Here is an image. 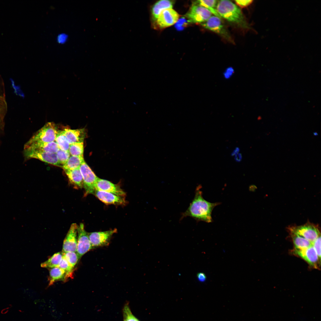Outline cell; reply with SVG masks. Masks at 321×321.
Here are the masks:
<instances>
[{
    "label": "cell",
    "mask_w": 321,
    "mask_h": 321,
    "mask_svg": "<svg viewBox=\"0 0 321 321\" xmlns=\"http://www.w3.org/2000/svg\"><path fill=\"white\" fill-rule=\"evenodd\" d=\"M201 188V186L199 185L196 188L194 197L187 209L183 213L181 218L189 216L198 221L208 223L212 222V211L219 203L210 202L204 199Z\"/></svg>",
    "instance_id": "obj_1"
},
{
    "label": "cell",
    "mask_w": 321,
    "mask_h": 321,
    "mask_svg": "<svg viewBox=\"0 0 321 321\" xmlns=\"http://www.w3.org/2000/svg\"><path fill=\"white\" fill-rule=\"evenodd\" d=\"M216 10L221 18L240 27L245 29L249 27L240 8L231 1L227 0L218 1Z\"/></svg>",
    "instance_id": "obj_2"
},
{
    "label": "cell",
    "mask_w": 321,
    "mask_h": 321,
    "mask_svg": "<svg viewBox=\"0 0 321 321\" xmlns=\"http://www.w3.org/2000/svg\"><path fill=\"white\" fill-rule=\"evenodd\" d=\"M57 131L55 123L48 122L37 131L27 142L49 143L55 141Z\"/></svg>",
    "instance_id": "obj_3"
},
{
    "label": "cell",
    "mask_w": 321,
    "mask_h": 321,
    "mask_svg": "<svg viewBox=\"0 0 321 321\" xmlns=\"http://www.w3.org/2000/svg\"><path fill=\"white\" fill-rule=\"evenodd\" d=\"M201 25L204 28L211 31L225 39L232 42L233 40L221 18L215 16H211Z\"/></svg>",
    "instance_id": "obj_4"
},
{
    "label": "cell",
    "mask_w": 321,
    "mask_h": 321,
    "mask_svg": "<svg viewBox=\"0 0 321 321\" xmlns=\"http://www.w3.org/2000/svg\"><path fill=\"white\" fill-rule=\"evenodd\" d=\"M83 182V187L85 191V195L94 194L96 191L95 185L98 177L84 161L80 166Z\"/></svg>",
    "instance_id": "obj_5"
},
{
    "label": "cell",
    "mask_w": 321,
    "mask_h": 321,
    "mask_svg": "<svg viewBox=\"0 0 321 321\" xmlns=\"http://www.w3.org/2000/svg\"><path fill=\"white\" fill-rule=\"evenodd\" d=\"M212 14L207 8L194 3L185 17L190 23L201 24L207 21Z\"/></svg>",
    "instance_id": "obj_6"
},
{
    "label": "cell",
    "mask_w": 321,
    "mask_h": 321,
    "mask_svg": "<svg viewBox=\"0 0 321 321\" xmlns=\"http://www.w3.org/2000/svg\"><path fill=\"white\" fill-rule=\"evenodd\" d=\"M77 246L76 253L80 259L85 254L93 249L87 233L85 230L84 224L81 223L78 226Z\"/></svg>",
    "instance_id": "obj_7"
},
{
    "label": "cell",
    "mask_w": 321,
    "mask_h": 321,
    "mask_svg": "<svg viewBox=\"0 0 321 321\" xmlns=\"http://www.w3.org/2000/svg\"><path fill=\"white\" fill-rule=\"evenodd\" d=\"M291 232L300 236L311 242L314 241L320 235L318 228L311 224L308 223L290 228Z\"/></svg>",
    "instance_id": "obj_8"
},
{
    "label": "cell",
    "mask_w": 321,
    "mask_h": 321,
    "mask_svg": "<svg viewBox=\"0 0 321 321\" xmlns=\"http://www.w3.org/2000/svg\"><path fill=\"white\" fill-rule=\"evenodd\" d=\"M117 231V229H114L106 231L88 233L89 238L93 249L108 245L111 236Z\"/></svg>",
    "instance_id": "obj_9"
},
{
    "label": "cell",
    "mask_w": 321,
    "mask_h": 321,
    "mask_svg": "<svg viewBox=\"0 0 321 321\" xmlns=\"http://www.w3.org/2000/svg\"><path fill=\"white\" fill-rule=\"evenodd\" d=\"M24 153L27 159L36 158L43 162L61 167L56 153L40 151L24 150Z\"/></svg>",
    "instance_id": "obj_10"
},
{
    "label": "cell",
    "mask_w": 321,
    "mask_h": 321,
    "mask_svg": "<svg viewBox=\"0 0 321 321\" xmlns=\"http://www.w3.org/2000/svg\"><path fill=\"white\" fill-rule=\"evenodd\" d=\"M78 226L75 223L71 224L63 242L62 253L76 252L77 246Z\"/></svg>",
    "instance_id": "obj_11"
},
{
    "label": "cell",
    "mask_w": 321,
    "mask_h": 321,
    "mask_svg": "<svg viewBox=\"0 0 321 321\" xmlns=\"http://www.w3.org/2000/svg\"><path fill=\"white\" fill-rule=\"evenodd\" d=\"M177 12L172 9L163 11L156 20L157 25L160 29L171 26L176 23L179 19Z\"/></svg>",
    "instance_id": "obj_12"
},
{
    "label": "cell",
    "mask_w": 321,
    "mask_h": 321,
    "mask_svg": "<svg viewBox=\"0 0 321 321\" xmlns=\"http://www.w3.org/2000/svg\"><path fill=\"white\" fill-rule=\"evenodd\" d=\"M95 188L96 190L107 192L122 197L125 195V193L118 185L98 177L95 183Z\"/></svg>",
    "instance_id": "obj_13"
},
{
    "label": "cell",
    "mask_w": 321,
    "mask_h": 321,
    "mask_svg": "<svg viewBox=\"0 0 321 321\" xmlns=\"http://www.w3.org/2000/svg\"><path fill=\"white\" fill-rule=\"evenodd\" d=\"M294 253L306 261L311 266L317 268L320 261L314 248L311 246L303 250L295 249Z\"/></svg>",
    "instance_id": "obj_14"
},
{
    "label": "cell",
    "mask_w": 321,
    "mask_h": 321,
    "mask_svg": "<svg viewBox=\"0 0 321 321\" xmlns=\"http://www.w3.org/2000/svg\"><path fill=\"white\" fill-rule=\"evenodd\" d=\"M59 149L55 141L49 143L27 142L24 150H37L56 153Z\"/></svg>",
    "instance_id": "obj_15"
},
{
    "label": "cell",
    "mask_w": 321,
    "mask_h": 321,
    "mask_svg": "<svg viewBox=\"0 0 321 321\" xmlns=\"http://www.w3.org/2000/svg\"><path fill=\"white\" fill-rule=\"evenodd\" d=\"M94 194L100 200L106 204L122 205L126 203L123 197L112 193L96 190Z\"/></svg>",
    "instance_id": "obj_16"
},
{
    "label": "cell",
    "mask_w": 321,
    "mask_h": 321,
    "mask_svg": "<svg viewBox=\"0 0 321 321\" xmlns=\"http://www.w3.org/2000/svg\"><path fill=\"white\" fill-rule=\"evenodd\" d=\"M63 130L70 144L84 142L86 136V130L84 128L76 129L65 128Z\"/></svg>",
    "instance_id": "obj_17"
},
{
    "label": "cell",
    "mask_w": 321,
    "mask_h": 321,
    "mask_svg": "<svg viewBox=\"0 0 321 321\" xmlns=\"http://www.w3.org/2000/svg\"><path fill=\"white\" fill-rule=\"evenodd\" d=\"M174 2V1L161 0L156 2L153 6L151 10L152 18L156 21L161 12L169 9H172Z\"/></svg>",
    "instance_id": "obj_18"
},
{
    "label": "cell",
    "mask_w": 321,
    "mask_h": 321,
    "mask_svg": "<svg viewBox=\"0 0 321 321\" xmlns=\"http://www.w3.org/2000/svg\"><path fill=\"white\" fill-rule=\"evenodd\" d=\"M48 285H52L55 282L59 281H66L65 272L62 269L56 267L49 269Z\"/></svg>",
    "instance_id": "obj_19"
},
{
    "label": "cell",
    "mask_w": 321,
    "mask_h": 321,
    "mask_svg": "<svg viewBox=\"0 0 321 321\" xmlns=\"http://www.w3.org/2000/svg\"><path fill=\"white\" fill-rule=\"evenodd\" d=\"M71 183L77 187H83V182L80 167L70 170L64 171Z\"/></svg>",
    "instance_id": "obj_20"
},
{
    "label": "cell",
    "mask_w": 321,
    "mask_h": 321,
    "mask_svg": "<svg viewBox=\"0 0 321 321\" xmlns=\"http://www.w3.org/2000/svg\"><path fill=\"white\" fill-rule=\"evenodd\" d=\"M291 233L295 249L303 250L312 246V243L306 238L297 234Z\"/></svg>",
    "instance_id": "obj_21"
},
{
    "label": "cell",
    "mask_w": 321,
    "mask_h": 321,
    "mask_svg": "<svg viewBox=\"0 0 321 321\" xmlns=\"http://www.w3.org/2000/svg\"><path fill=\"white\" fill-rule=\"evenodd\" d=\"M84 161L83 155L71 156L62 168L64 171L75 169L80 167Z\"/></svg>",
    "instance_id": "obj_22"
},
{
    "label": "cell",
    "mask_w": 321,
    "mask_h": 321,
    "mask_svg": "<svg viewBox=\"0 0 321 321\" xmlns=\"http://www.w3.org/2000/svg\"><path fill=\"white\" fill-rule=\"evenodd\" d=\"M62 258V252L56 253L47 260L41 263L40 266L41 267L49 269L58 267Z\"/></svg>",
    "instance_id": "obj_23"
},
{
    "label": "cell",
    "mask_w": 321,
    "mask_h": 321,
    "mask_svg": "<svg viewBox=\"0 0 321 321\" xmlns=\"http://www.w3.org/2000/svg\"><path fill=\"white\" fill-rule=\"evenodd\" d=\"M4 86L2 80L0 78V122L2 121L7 111V104Z\"/></svg>",
    "instance_id": "obj_24"
},
{
    "label": "cell",
    "mask_w": 321,
    "mask_h": 321,
    "mask_svg": "<svg viewBox=\"0 0 321 321\" xmlns=\"http://www.w3.org/2000/svg\"><path fill=\"white\" fill-rule=\"evenodd\" d=\"M218 1L216 0H197L194 3L203 7L209 10L214 16L221 18L216 10Z\"/></svg>",
    "instance_id": "obj_25"
},
{
    "label": "cell",
    "mask_w": 321,
    "mask_h": 321,
    "mask_svg": "<svg viewBox=\"0 0 321 321\" xmlns=\"http://www.w3.org/2000/svg\"><path fill=\"white\" fill-rule=\"evenodd\" d=\"M55 141L59 149L64 151H69L70 144L63 130L57 131Z\"/></svg>",
    "instance_id": "obj_26"
},
{
    "label": "cell",
    "mask_w": 321,
    "mask_h": 321,
    "mask_svg": "<svg viewBox=\"0 0 321 321\" xmlns=\"http://www.w3.org/2000/svg\"><path fill=\"white\" fill-rule=\"evenodd\" d=\"M68 151L71 156L83 155L84 142L70 144Z\"/></svg>",
    "instance_id": "obj_27"
},
{
    "label": "cell",
    "mask_w": 321,
    "mask_h": 321,
    "mask_svg": "<svg viewBox=\"0 0 321 321\" xmlns=\"http://www.w3.org/2000/svg\"><path fill=\"white\" fill-rule=\"evenodd\" d=\"M58 267L62 269L65 272L67 280L69 278H72L74 268L70 266L67 260L63 257Z\"/></svg>",
    "instance_id": "obj_28"
},
{
    "label": "cell",
    "mask_w": 321,
    "mask_h": 321,
    "mask_svg": "<svg viewBox=\"0 0 321 321\" xmlns=\"http://www.w3.org/2000/svg\"><path fill=\"white\" fill-rule=\"evenodd\" d=\"M63 257L67 260L69 264L74 268L80 259L76 252H68L62 253Z\"/></svg>",
    "instance_id": "obj_29"
},
{
    "label": "cell",
    "mask_w": 321,
    "mask_h": 321,
    "mask_svg": "<svg viewBox=\"0 0 321 321\" xmlns=\"http://www.w3.org/2000/svg\"><path fill=\"white\" fill-rule=\"evenodd\" d=\"M59 163L62 167L67 162L70 157V154L68 151H66L59 149L56 153Z\"/></svg>",
    "instance_id": "obj_30"
},
{
    "label": "cell",
    "mask_w": 321,
    "mask_h": 321,
    "mask_svg": "<svg viewBox=\"0 0 321 321\" xmlns=\"http://www.w3.org/2000/svg\"><path fill=\"white\" fill-rule=\"evenodd\" d=\"M124 321H139L132 313L128 304H126L123 309Z\"/></svg>",
    "instance_id": "obj_31"
},
{
    "label": "cell",
    "mask_w": 321,
    "mask_h": 321,
    "mask_svg": "<svg viewBox=\"0 0 321 321\" xmlns=\"http://www.w3.org/2000/svg\"><path fill=\"white\" fill-rule=\"evenodd\" d=\"M312 246L314 248L320 260L321 259V237L320 235L312 243Z\"/></svg>",
    "instance_id": "obj_32"
},
{
    "label": "cell",
    "mask_w": 321,
    "mask_h": 321,
    "mask_svg": "<svg viewBox=\"0 0 321 321\" xmlns=\"http://www.w3.org/2000/svg\"><path fill=\"white\" fill-rule=\"evenodd\" d=\"M189 22L190 23L188 19H186L184 17L179 19L176 23V28L178 30H181L186 26Z\"/></svg>",
    "instance_id": "obj_33"
},
{
    "label": "cell",
    "mask_w": 321,
    "mask_h": 321,
    "mask_svg": "<svg viewBox=\"0 0 321 321\" xmlns=\"http://www.w3.org/2000/svg\"><path fill=\"white\" fill-rule=\"evenodd\" d=\"M253 0H236L235 2L236 5L239 7L244 8L248 7L253 2Z\"/></svg>",
    "instance_id": "obj_34"
},
{
    "label": "cell",
    "mask_w": 321,
    "mask_h": 321,
    "mask_svg": "<svg viewBox=\"0 0 321 321\" xmlns=\"http://www.w3.org/2000/svg\"><path fill=\"white\" fill-rule=\"evenodd\" d=\"M234 72L233 68L229 67L226 68L224 73V76L226 78H228L232 75Z\"/></svg>",
    "instance_id": "obj_35"
},
{
    "label": "cell",
    "mask_w": 321,
    "mask_h": 321,
    "mask_svg": "<svg viewBox=\"0 0 321 321\" xmlns=\"http://www.w3.org/2000/svg\"><path fill=\"white\" fill-rule=\"evenodd\" d=\"M67 36L64 34H60L58 37L57 40L59 43H63L66 41Z\"/></svg>",
    "instance_id": "obj_36"
},
{
    "label": "cell",
    "mask_w": 321,
    "mask_h": 321,
    "mask_svg": "<svg viewBox=\"0 0 321 321\" xmlns=\"http://www.w3.org/2000/svg\"><path fill=\"white\" fill-rule=\"evenodd\" d=\"M197 276L199 280L202 282L204 281L206 278L205 274L202 273H198Z\"/></svg>",
    "instance_id": "obj_37"
},
{
    "label": "cell",
    "mask_w": 321,
    "mask_h": 321,
    "mask_svg": "<svg viewBox=\"0 0 321 321\" xmlns=\"http://www.w3.org/2000/svg\"><path fill=\"white\" fill-rule=\"evenodd\" d=\"M235 159L237 162H240L242 159V156L240 153H238L235 155Z\"/></svg>",
    "instance_id": "obj_38"
},
{
    "label": "cell",
    "mask_w": 321,
    "mask_h": 321,
    "mask_svg": "<svg viewBox=\"0 0 321 321\" xmlns=\"http://www.w3.org/2000/svg\"><path fill=\"white\" fill-rule=\"evenodd\" d=\"M240 151V148L238 147L235 148L231 154L232 156H235L236 154L239 153Z\"/></svg>",
    "instance_id": "obj_39"
},
{
    "label": "cell",
    "mask_w": 321,
    "mask_h": 321,
    "mask_svg": "<svg viewBox=\"0 0 321 321\" xmlns=\"http://www.w3.org/2000/svg\"><path fill=\"white\" fill-rule=\"evenodd\" d=\"M317 134L316 133H314V135L316 136V135H317Z\"/></svg>",
    "instance_id": "obj_40"
}]
</instances>
